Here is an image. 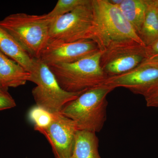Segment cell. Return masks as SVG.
Returning a JSON list of instances; mask_svg holds the SVG:
<instances>
[{
  "label": "cell",
  "instance_id": "6da1fadb",
  "mask_svg": "<svg viewBox=\"0 0 158 158\" xmlns=\"http://www.w3.org/2000/svg\"><path fill=\"white\" fill-rule=\"evenodd\" d=\"M94 26L91 40L104 51L115 43L135 41L145 46L118 6L109 0H92Z\"/></svg>",
  "mask_w": 158,
  "mask_h": 158
},
{
  "label": "cell",
  "instance_id": "7a4b0ae2",
  "mask_svg": "<svg viewBox=\"0 0 158 158\" xmlns=\"http://www.w3.org/2000/svg\"><path fill=\"white\" fill-rule=\"evenodd\" d=\"M115 88L102 85L90 88L69 102L60 113L72 119L79 131L99 132L107 118V96Z\"/></svg>",
  "mask_w": 158,
  "mask_h": 158
},
{
  "label": "cell",
  "instance_id": "3957f363",
  "mask_svg": "<svg viewBox=\"0 0 158 158\" xmlns=\"http://www.w3.org/2000/svg\"><path fill=\"white\" fill-rule=\"evenodd\" d=\"M52 21L47 14L18 13L0 21V27L9 33L30 56L38 59L49 40Z\"/></svg>",
  "mask_w": 158,
  "mask_h": 158
},
{
  "label": "cell",
  "instance_id": "277c9868",
  "mask_svg": "<svg viewBox=\"0 0 158 158\" xmlns=\"http://www.w3.org/2000/svg\"><path fill=\"white\" fill-rule=\"evenodd\" d=\"M102 54L99 51L76 62L48 66L63 90L83 92L102 85L108 78L100 64Z\"/></svg>",
  "mask_w": 158,
  "mask_h": 158
},
{
  "label": "cell",
  "instance_id": "5b68a950",
  "mask_svg": "<svg viewBox=\"0 0 158 158\" xmlns=\"http://www.w3.org/2000/svg\"><path fill=\"white\" fill-rule=\"evenodd\" d=\"M36 61V68L29 81L36 85L32 91L36 105L52 114L60 113L65 105L84 92L72 93L63 90L48 65L40 59Z\"/></svg>",
  "mask_w": 158,
  "mask_h": 158
},
{
  "label": "cell",
  "instance_id": "8992f818",
  "mask_svg": "<svg viewBox=\"0 0 158 158\" xmlns=\"http://www.w3.org/2000/svg\"><path fill=\"white\" fill-rule=\"evenodd\" d=\"M93 26L92 0H88L69 13L52 19L49 40L72 42L91 40Z\"/></svg>",
  "mask_w": 158,
  "mask_h": 158
},
{
  "label": "cell",
  "instance_id": "52a82bcc",
  "mask_svg": "<svg viewBox=\"0 0 158 158\" xmlns=\"http://www.w3.org/2000/svg\"><path fill=\"white\" fill-rule=\"evenodd\" d=\"M146 59V47L135 41L115 43L102 51L101 67L108 78L133 70Z\"/></svg>",
  "mask_w": 158,
  "mask_h": 158
},
{
  "label": "cell",
  "instance_id": "ba28073f",
  "mask_svg": "<svg viewBox=\"0 0 158 158\" xmlns=\"http://www.w3.org/2000/svg\"><path fill=\"white\" fill-rule=\"evenodd\" d=\"M99 51L97 44L90 39L72 42L49 40L39 59L48 66L71 63L93 55Z\"/></svg>",
  "mask_w": 158,
  "mask_h": 158
},
{
  "label": "cell",
  "instance_id": "9c48e42d",
  "mask_svg": "<svg viewBox=\"0 0 158 158\" xmlns=\"http://www.w3.org/2000/svg\"><path fill=\"white\" fill-rule=\"evenodd\" d=\"M35 131L47 139L55 158H69L71 156L78 131L72 119L61 113L54 114L52 121L48 126Z\"/></svg>",
  "mask_w": 158,
  "mask_h": 158
},
{
  "label": "cell",
  "instance_id": "30bf717a",
  "mask_svg": "<svg viewBox=\"0 0 158 158\" xmlns=\"http://www.w3.org/2000/svg\"><path fill=\"white\" fill-rule=\"evenodd\" d=\"M102 85L115 89L122 87L144 96L158 85V62L144 60L133 70L108 78Z\"/></svg>",
  "mask_w": 158,
  "mask_h": 158
},
{
  "label": "cell",
  "instance_id": "8fae6325",
  "mask_svg": "<svg viewBox=\"0 0 158 158\" xmlns=\"http://www.w3.org/2000/svg\"><path fill=\"white\" fill-rule=\"evenodd\" d=\"M31 73L17 62L0 52V87L8 90L29 81Z\"/></svg>",
  "mask_w": 158,
  "mask_h": 158
},
{
  "label": "cell",
  "instance_id": "7c38bea8",
  "mask_svg": "<svg viewBox=\"0 0 158 158\" xmlns=\"http://www.w3.org/2000/svg\"><path fill=\"white\" fill-rule=\"evenodd\" d=\"M0 52L31 73L36 68V59L30 56L19 43L0 27Z\"/></svg>",
  "mask_w": 158,
  "mask_h": 158
},
{
  "label": "cell",
  "instance_id": "4fadbf2b",
  "mask_svg": "<svg viewBox=\"0 0 158 158\" xmlns=\"http://www.w3.org/2000/svg\"><path fill=\"white\" fill-rule=\"evenodd\" d=\"M98 148L99 139L95 133L78 130L73 152L69 158H102Z\"/></svg>",
  "mask_w": 158,
  "mask_h": 158
},
{
  "label": "cell",
  "instance_id": "5bb4252c",
  "mask_svg": "<svg viewBox=\"0 0 158 158\" xmlns=\"http://www.w3.org/2000/svg\"><path fill=\"white\" fill-rule=\"evenodd\" d=\"M118 6L126 19L139 35L146 14V0H123Z\"/></svg>",
  "mask_w": 158,
  "mask_h": 158
},
{
  "label": "cell",
  "instance_id": "9a60e30c",
  "mask_svg": "<svg viewBox=\"0 0 158 158\" xmlns=\"http://www.w3.org/2000/svg\"><path fill=\"white\" fill-rule=\"evenodd\" d=\"M147 9L139 37L146 47L150 46L158 40V19L156 8L152 0H146Z\"/></svg>",
  "mask_w": 158,
  "mask_h": 158
},
{
  "label": "cell",
  "instance_id": "2e32d148",
  "mask_svg": "<svg viewBox=\"0 0 158 158\" xmlns=\"http://www.w3.org/2000/svg\"><path fill=\"white\" fill-rule=\"evenodd\" d=\"M53 116L54 114L36 105L32 107L28 113V118L34 124L35 130L47 127L52 121Z\"/></svg>",
  "mask_w": 158,
  "mask_h": 158
},
{
  "label": "cell",
  "instance_id": "e0dca14e",
  "mask_svg": "<svg viewBox=\"0 0 158 158\" xmlns=\"http://www.w3.org/2000/svg\"><path fill=\"white\" fill-rule=\"evenodd\" d=\"M88 0H59L53 9L47 14L52 19L69 13Z\"/></svg>",
  "mask_w": 158,
  "mask_h": 158
},
{
  "label": "cell",
  "instance_id": "ac0fdd59",
  "mask_svg": "<svg viewBox=\"0 0 158 158\" xmlns=\"http://www.w3.org/2000/svg\"><path fill=\"white\" fill-rule=\"evenodd\" d=\"M16 104L8 90L0 87V111L15 107Z\"/></svg>",
  "mask_w": 158,
  "mask_h": 158
},
{
  "label": "cell",
  "instance_id": "d6986e66",
  "mask_svg": "<svg viewBox=\"0 0 158 158\" xmlns=\"http://www.w3.org/2000/svg\"><path fill=\"white\" fill-rule=\"evenodd\" d=\"M144 97L147 107L158 108V85L150 90Z\"/></svg>",
  "mask_w": 158,
  "mask_h": 158
},
{
  "label": "cell",
  "instance_id": "ffe728a7",
  "mask_svg": "<svg viewBox=\"0 0 158 158\" xmlns=\"http://www.w3.org/2000/svg\"><path fill=\"white\" fill-rule=\"evenodd\" d=\"M145 60L158 62V40L152 45L146 47V59Z\"/></svg>",
  "mask_w": 158,
  "mask_h": 158
},
{
  "label": "cell",
  "instance_id": "44dd1931",
  "mask_svg": "<svg viewBox=\"0 0 158 158\" xmlns=\"http://www.w3.org/2000/svg\"><path fill=\"white\" fill-rule=\"evenodd\" d=\"M110 2L113 5H116V6H119L123 2V0H109Z\"/></svg>",
  "mask_w": 158,
  "mask_h": 158
},
{
  "label": "cell",
  "instance_id": "7402d4cb",
  "mask_svg": "<svg viewBox=\"0 0 158 158\" xmlns=\"http://www.w3.org/2000/svg\"><path fill=\"white\" fill-rule=\"evenodd\" d=\"M152 1L154 5H155V6L156 8L157 15L158 19V0H152Z\"/></svg>",
  "mask_w": 158,
  "mask_h": 158
}]
</instances>
